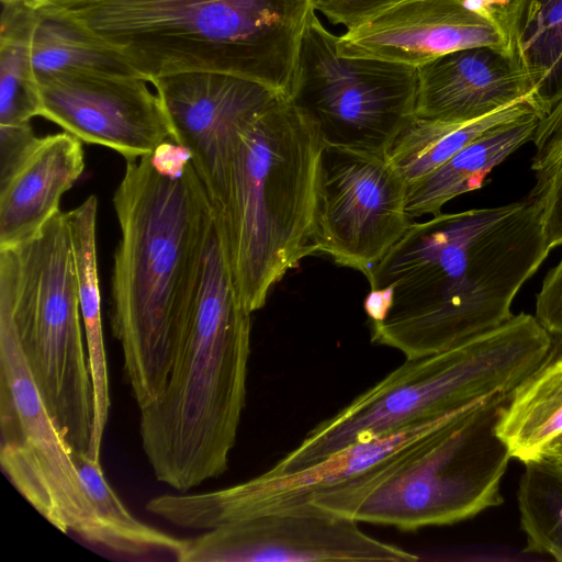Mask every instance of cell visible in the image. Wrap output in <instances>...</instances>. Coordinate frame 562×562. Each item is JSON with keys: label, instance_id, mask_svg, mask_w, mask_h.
<instances>
[{"label": "cell", "instance_id": "6da1fadb", "mask_svg": "<svg viewBox=\"0 0 562 562\" xmlns=\"http://www.w3.org/2000/svg\"><path fill=\"white\" fill-rule=\"evenodd\" d=\"M539 196L440 213L413 223L372 267L370 289L391 306L369 323L371 342L405 359L456 347L513 316V302L547 259Z\"/></svg>", "mask_w": 562, "mask_h": 562}, {"label": "cell", "instance_id": "7a4b0ae2", "mask_svg": "<svg viewBox=\"0 0 562 562\" xmlns=\"http://www.w3.org/2000/svg\"><path fill=\"white\" fill-rule=\"evenodd\" d=\"M113 205L121 237L111 281V328L139 409L160 397L203 277L215 214L190 161L178 177L150 155L126 160Z\"/></svg>", "mask_w": 562, "mask_h": 562}, {"label": "cell", "instance_id": "3957f363", "mask_svg": "<svg viewBox=\"0 0 562 562\" xmlns=\"http://www.w3.org/2000/svg\"><path fill=\"white\" fill-rule=\"evenodd\" d=\"M123 54L150 82L182 71L244 77L291 98L313 0H83L41 10Z\"/></svg>", "mask_w": 562, "mask_h": 562}, {"label": "cell", "instance_id": "277c9868", "mask_svg": "<svg viewBox=\"0 0 562 562\" xmlns=\"http://www.w3.org/2000/svg\"><path fill=\"white\" fill-rule=\"evenodd\" d=\"M251 313L241 304L216 224L189 324L165 391L139 409L157 481L188 492L224 474L245 408Z\"/></svg>", "mask_w": 562, "mask_h": 562}, {"label": "cell", "instance_id": "5b68a950", "mask_svg": "<svg viewBox=\"0 0 562 562\" xmlns=\"http://www.w3.org/2000/svg\"><path fill=\"white\" fill-rule=\"evenodd\" d=\"M324 143L315 122L281 98L237 136L217 233L244 307L260 310L270 290L307 256H316L314 214Z\"/></svg>", "mask_w": 562, "mask_h": 562}, {"label": "cell", "instance_id": "8992f818", "mask_svg": "<svg viewBox=\"0 0 562 562\" xmlns=\"http://www.w3.org/2000/svg\"><path fill=\"white\" fill-rule=\"evenodd\" d=\"M553 345V338L535 315L519 313L456 347L406 359L317 424L269 470L286 473L302 469L355 442L512 393L552 358Z\"/></svg>", "mask_w": 562, "mask_h": 562}, {"label": "cell", "instance_id": "52a82bcc", "mask_svg": "<svg viewBox=\"0 0 562 562\" xmlns=\"http://www.w3.org/2000/svg\"><path fill=\"white\" fill-rule=\"evenodd\" d=\"M509 395L456 412L419 440L311 503L359 522L406 531L452 525L501 505L512 457L496 423Z\"/></svg>", "mask_w": 562, "mask_h": 562}, {"label": "cell", "instance_id": "ba28073f", "mask_svg": "<svg viewBox=\"0 0 562 562\" xmlns=\"http://www.w3.org/2000/svg\"><path fill=\"white\" fill-rule=\"evenodd\" d=\"M4 310L41 396L71 447L89 449L93 390L67 212L0 247Z\"/></svg>", "mask_w": 562, "mask_h": 562}, {"label": "cell", "instance_id": "9c48e42d", "mask_svg": "<svg viewBox=\"0 0 562 562\" xmlns=\"http://www.w3.org/2000/svg\"><path fill=\"white\" fill-rule=\"evenodd\" d=\"M337 40L313 12L290 99L315 122L324 144L386 156L415 117L418 68L342 57Z\"/></svg>", "mask_w": 562, "mask_h": 562}, {"label": "cell", "instance_id": "30bf717a", "mask_svg": "<svg viewBox=\"0 0 562 562\" xmlns=\"http://www.w3.org/2000/svg\"><path fill=\"white\" fill-rule=\"evenodd\" d=\"M0 429V462L22 496L60 531L105 548V531L81 484L75 449L47 409L3 310Z\"/></svg>", "mask_w": 562, "mask_h": 562}, {"label": "cell", "instance_id": "8fae6325", "mask_svg": "<svg viewBox=\"0 0 562 562\" xmlns=\"http://www.w3.org/2000/svg\"><path fill=\"white\" fill-rule=\"evenodd\" d=\"M406 190L386 156L324 144L314 214L316 255L367 278L413 224Z\"/></svg>", "mask_w": 562, "mask_h": 562}, {"label": "cell", "instance_id": "7c38bea8", "mask_svg": "<svg viewBox=\"0 0 562 562\" xmlns=\"http://www.w3.org/2000/svg\"><path fill=\"white\" fill-rule=\"evenodd\" d=\"M180 562H413L418 555L381 541L359 521L314 503L232 521L184 539Z\"/></svg>", "mask_w": 562, "mask_h": 562}, {"label": "cell", "instance_id": "4fadbf2b", "mask_svg": "<svg viewBox=\"0 0 562 562\" xmlns=\"http://www.w3.org/2000/svg\"><path fill=\"white\" fill-rule=\"evenodd\" d=\"M36 80L40 116L82 142L109 147L134 160L172 139L160 98L143 76L59 72L37 76Z\"/></svg>", "mask_w": 562, "mask_h": 562}, {"label": "cell", "instance_id": "5bb4252c", "mask_svg": "<svg viewBox=\"0 0 562 562\" xmlns=\"http://www.w3.org/2000/svg\"><path fill=\"white\" fill-rule=\"evenodd\" d=\"M167 113L172 140L190 154L213 210L220 204L235 140L281 98L257 81L216 71H182L150 80Z\"/></svg>", "mask_w": 562, "mask_h": 562}, {"label": "cell", "instance_id": "9a60e30c", "mask_svg": "<svg viewBox=\"0 0 562 562\" xmlns=\"http://www.w3.org/2000/svg\"><path fill=\"white\" fill-rule=\"evenodd\" d=\"M477 46L507 49V41L498 23L467 0H397L337 40L342 57L415 67Z\"/></svg>", "mask_w": 562, "mask_h": 562}, {"label": "cell", "instance_id": "2e32d148", "mask_svg": "<svg viewBox=\"0 0 562 562\" xmlns=\"http://www.w3.org/2000/svg\"><path fill=\"white\" fill-rule=\"evenodd\" d=\"M417 68L418 119L471 122L533 97L528 76L505 48L459 49Z\"/></svg>", "mask_w": 562, "mask_h": 562}, {"label": "cell", "instance_id": "e0dca14e", "mask_svg": "<svg viewBox=\"0 0 562 562\" xmlns=\"http://www.w3.org/2000/svg\"><path fill=\"white\" fill-rule=\"evenodd\" d=\"M83 169L80 139L66 131L41 137L29 159L0 189V247L35 234L59 211L61 195Z\"/></svg>", "mask_w": 562, "mask_h": 562}, {"label": "cell", "instance_id": "ac0fdd59", "mask_svg": "<svg viewBox=\"0 0 562 562\" xmlns=\"http://www.w3.org/2000/svg\"><path fill=\"white\" fill-rule=\"evenodd\" d=\"M542 116L538 113L499 124L461 148L425 177L407 183L411 218L438 215L450 200L482 188L488 173L527 142Z\"/></svg>", "mask_w": 562, "mask_h": 562}, {"label": "cell", "instance_id": "d6986e66", "mask_svg": "<svg viewBox=\"0 0 562 562\" xmlns=\"http://www.w3.org/2000/svg\"><path fill=\"white\" fill-rule=\"evenodd\" d=\"M98 200L88 196L67 212L77 271L78 295L93 390V425L88 454L100 459L111 406L97 259Z\"/></svg>", "mask_w": 562, "mask_h": 562}, {"label": "cell", "instance_id": "ffe728a7", "mask_svg": "<svg viewBox=\"0 0 562 562\" xmlns=\"http://www.w3.org/2000/svg\"><path fill=\"white\" fill-rule=\"evenodd\" d=\"M497 23L546 114L562 98V0H514Z\"/></svg>", "mask_w": 562, "mask_h": 562}, {"label": "cell", "instance_id": "44dd1931", "mask_svg": "<svg viewBox=\"0 0 562 562\" xmlns=\"http://www.w3.org/2000/svg\"><path fill=\"white\" fill-rule=\"evenodd\" d=\"M496 432L510 457L522 463L542 458L562 436V356L549 359L510 393Z\"/></svg>", "mask_w": 562, "mask_h": 562}, {"label": "cell", "instance_id": "7402d4cb", "mask_svg": "<svg viewBox=\"0 0 562 562\" xmlns=\"http://www.w3.org/2000/svg\"><path fill=\"white\" fill-rule=\"evenodd\" d=\"M543 111L533 97L519 100L471 122H448L414 117L386 154L387 160L411 183L434 171L465 145L488 130Z\"/></svg>", "mask_w": 562, "mask_h": 562}, {"label": "cell", "instance_id": "603a6c76", "mask_svg": "<svg viewBox=\"0 0 562 562\" xmlns=\"http://www.w3.org/2000/svg\"><path fill=\"white\" fill-rule=\"evenodd\" d=\"M37 12L31 38V60L36 77L59 72L143 76L115 48L64 19Z\"/></svg>", "mask_w": 562, "mask_h": 562}, {"label": "cell", "instance_id": "cb8c5ba5", "mask_svg": "<svg viewBox=\"0 0 562 562\" xmlns=\"http://www.w3.org/2000/svg\"><path fill=\"white\" fill-rule=\"evenodd\" d=\"M0 32V125L30 123L40 115L31 38L38 12L23 1L2 3Z\"/></svg>", "mask_w": 562, "mask_h": 562}, {"label": "cell", "instance_id": "d4e9b609", "mask_svg": "<svg viewBox=\"0 0 562 562\" xmlns=\"http://www.w3.org/2000/svg\"><path fill=\"white\" fill-rule=\"evenodd\" d=\"M524 464L517 490L524 550L562 562V463L540 458Z\"/></svg>", "mask_w": 562, "mask_h": 562}, {"label": "cell", "instance_id": "484cf974", "mask_svg": "<svg viewBox=\"0 0 562 562\" xmlns=\"http://www.w3.org/2000/svg\"><path fill=\"white\" fill-rule=\"evenodd\" d=\"M531 189L541 203V224L550 249L562 246V155L549 167L536 172Z\"/></svg>", "mask_w": 562, "mask_h": 562}, {"label": "cell", "instance_id": "4316f807", "mask_svg": "<svg viewBox=\"0 0 562 562\" xmlns=\"http://www.w3.org/2000/svg\"><path fill=\"white\" fill-rule=\"evenodd\" d=\"M40 140L30 123L0 125V189L20 170Z\"/></svg>", "mask_w": 562, "mask_h": 562}, {"label": "cell", "instance_id": "83f0119b", "mask_svg": "<svg viewBox=\"0 0 562 562\" xmlns=\"http://www.w3.org/2000/svg\"><path fill=\"white\" fill-rule=\"evenodd\" d=\"M535 317L551 335L553 341L562 344V256L546 274L536 297Z\"/></svg>", "mask_w": 562, "mask_h": 562}, {"label": "cell", "instance_id": "f1b7e54d", "mask_svg": "<svg viewBox=\"0 0 562 562\" xmlns=\"http://www.w3.org/2000/svg\"><path fill=\"white\" fill-rule=\"evenodd\" d=\"M531 142L535 146L531 169L535 172L549 167L562 155V98L539 120Z\"/></svg>", "mask_w": 562, "mask_h": 562}, {"label": "cell", "instance_id": "f546056e", "mask_svg": "<svg viewBox=\"0 0 562 562\" xmlns=\"http://www.w3.org/2000/svg\"><path fill=\"white\" fill-rule=\"evenodd\" d=\"M397 0H313L314 11L350 30Z\"/></svg>", "mask_w": 562, "mask_h": 562}, {"label": "cell", "instance_id": "4dcf8cb0", "mask_svg": "<svg viewBox=\"0 0 562 562\" xmlns=\"http://www.w3.org/2000/svg\"><path fill=\"white\" fill-rule=\"evenodd\" d=\"M150 160L159 173L178 177L184 171L191 157L187 148L172 139H167L156 147L150 155Z\"/></svg>", "mask_w": 562, "mask_h": 562}, {"label": "cell", "instance_id": "1f68e13d", "mask_svg": "<svg viewBox=\"0 0 562 562\" xmlns=\"http://www.w3.org/2000/svg\"><path fill=\"white\" fill-rule=\"evenodd\" d=\"M391 301L392 296L390 289H370V292L363 302V308L369 323L382 321L391 306Z\"/></svg>", "mask_w": 562, "mask_h": 562}, {"label": "cell", "instance_id": "d6a6232c", "mask_svg": "<svg viewBox=\"0 0 562 562\" xmlns=\"http://www.w3.org/2000/svg\"><path fill=\"white\" fill-rule=\"evenodd\" d=\"M475 10L491 16L497 22L499 15L514 0H467Z\"/></svg>", "mask_w": 562, "mask_h": 562}, {"label": "cell", "instance_id": "836d02e7", "mask_svg": "<svg viewBox=\"0 0 562 562\" xmlns=\"http://www.w3.org/2000/svg\"><path fill=\"white\" fill-rule=\"evenodd\" d=\"M29 8L33 10H44L50 7L69 3V2H76V1H83V0H22Z\"/></svg>", "mask_w": 562, "mask_h": 562}, {"label": "cell", "instance_id": "e575fe53", "mask_svg": "<svg viewBox=\"0 0 562 562\" xmlns=\"http://www.w3.org/2000/svg\"><path fill=\"white\" fill-rule=\"evenodd\" d=\"M542 458L562 463V436L547 447Z\"/></svg>", "mask_w": 562, "mask_h": 562}, {"label": "cell", "instance_id": "d590c367", "mask_svg": "<svg viewBox=\"0 0 562 562\" xmlns=\"http://www.w3.org/2000/svg\"><path fill=\"white\" fill-rule=\"evenodd\" d=\"M12 0H1V3H10Z\"/></svg>", "mask_w": 562, "mask_h": 562}, {"label": "cell", "instance_id": "8d00e7d4", "mask_svg": "<svg viewBox=\"0 0 562 562\" xmlns=\"http://www.w3.org/2000/svg\"><path fill=\"white\" fill-rule=\"evenodd\" d=\"M16 1H20V0H12V2H16Z\"/></svg>", "mask_w": 562, "mask_h": 562}]
</instances>
